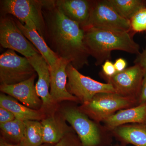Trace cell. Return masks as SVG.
Wrapping results in <instances>:
<instances>
[{
  "label": "cell",
  "instance_id": "cell-23",
  "mask_svg": "<svg viewBox=\"0 0 146 146\" xmlns=\"http://www.w3.org/2000/svg\"><path fill=\"white\" fill-rule=\"evenodd\" d=\"M131 31L140 32L146 31V7L140 9L130 21Z\"/></svg>",
  "mask_w": 146,
  "mask_h": 146
},
{
  "label": "cell",
  "instance_id": "cell-26",
  "mask_svg": "<svg viewBox=\"0 0 146 146\" xmlns=\"http://www.w3.org/2000/svg\"><path fill=\"white\" fill-rule=\"evenodd\" d=\"M16 119L12 112L0 106V124L13 121Z\"/></svg>",
  "mask_w": 146,
  "mask_h": 146
},
{
  "label": "cell",
  "instance_id": "cell-29",
  "mask_svg": "<svg viewBox=\"0 0 146 146\" xmlns=\"http://www.w3.org/2000/svg\"><path fill=\"white\" fill-rule=\"evenodd\" d=\"M114 63L117 73L120 72L124 70L126 68L127 65L126 60L121 58L117 59Z\"/></svg>",
  "mask_w": 146,
  "mask_h": 146
},
{
  "label": "cell",
  "instance_id": "cell-9",
  "mask_svg": "<svg viewBox=\"0 0 146 146\" xmlns=\"http://www.w3.org/2000/svg\"><path fill=\"white\" fill-rule=\"evenodd\" d=\"M60 114L77 133L82 146H97L101 142L100 134L95 123L78 108L65 107Z\"/></svg>",
  "mask_w": 146,
  "mask_h": 146
},
{
  "label": "cell",
  "instance_id": "cell-15",
  "mask_svg": "<svg viewBox=\"0 0 146 146\" xmlns=\"http://www.w3.org/2000/svg\"><path fill=\"white\" fill-rule=\"evenodd\" d=\"M61 114H50L41 121L44 143L55 145L67 134L72 132V127L67 124Z\"/></svg>",
  "mask_w": 146,
  "mask_h": 146
},
{
  "label": "cell",
  "instance_id": "cell-28",
  "mask_svg": "<svg viewBox=\"0 0 146 146\" xmlns=\"http://www.w3.org/2000/svg\"><path fill=\"white\" fill-rule=\"evenodd\" d=\"M139 96V104L146 103V71L142 81Z\"/></svg>",
  "mask_w": 146,
  "mask_h": 146
},
{
  "label": "cell",
  "instance_id": "cell-22",
  "mask_svg": "<svg viewBox=\"0 0 146 146\" xmlns=\"http://www.w3.org/2000/svg\"><path fill=\"white\" fill-rule=\"evenodd\" d=\"M25 133L20 143V146H41L43 142V129L41 122L25 121Z\"/></svg>",
  "mask_w": 146,
  "mask_h": 146
},
{
  "label": "cell",
  "instance_id": "cell-21",
  "mask_svg": "<svg viewBox=\"0 0 146 146\" xmlns=\"http://www.w3.org/2000/svg\"><path fill=\"white\" fill-rule=\"evenodd\" d=\"M0 128L2 138L4 140L18 145L25 133V123L24 121L16 119L8 122L1 124Z\"/></svg>",
  "mask_w": 146,
  "mask_h": 146
},
{
  "label": "cell",
  "instance_id": "cell-25",
  "mask_svg": "<svg viewBox=\"0 0 146 146\" xmlns=\"http://www.w3.org/2000/svg\"><path fill=\"white\" fill-rule=\"evenodd\" d=\"M103 76L107 77H111L117 73L114 63L108 60L105 61L102 66Z\"/></svg>",
  "mask_w": 146,
  "mask_h": 146
},
{
  "label": "cell",
  "instance_id": "cell-13",
  "mask_svg": "<svg viewBox=\"0 0 146 146\" xmlns=\"http://www.w3.org/2000/svg\"><path fill=\"white\" fill-rule=\"evenodd\" d=\"M36 74L25 81L12 85L1 84L0 90L13 97L22 104L31 109L41 110L42 102L36 93L35 85Z\"/></svg>",
  "mask_w": 146,
  "mask_h": 146
},
{
  "label": "cell",
  "instance_id": "cell-7",
  "mask_svg": "<svg viewBox=\"0 0 146 146\" xmlns=\"http://www.w3.org/2000/svg\"><path fill=\"white\" fill-rule=\"evenodd\" d=\"M0 44L3 48L17 52L27 58L40 53L29 41L10 15L1 16Z\"/></svg>",
  "mask_w": 146,
  "mask_h": 146
},
{
  "label": "cell",
  "instance_id": "cell-2",
  "mask_svg": "<svg viewBox=\"0 0 146 146\" xmlns=\"http://www.w3.org/2000/svg\"><path fill=\"white\" fill-rule=\"evenodd\" d=\"M84 42L96 65L110 60L112 51L121 50L132 54L140 53V47L130 32L91 27L84 30Z\"/></svg>",
  "mask_w": 146,
  "mask_h": 146
},
{
  "label": "cell",
  "instance_id": "cell-31",
  "mask_svg": "<svg viewBox=\"0 0 146 146\" xmlns=\"http://www.w3.org/2000/svg\"><path fill=\"white\" fill-rule=\"evenodd\" d=\"M54 145H51V144L44 143L41 146H54Z\"/></svg>",
  "mask_w": 146,
  "mask_h": 146
},
{
  "label": "cell",
  "instance_id": "cell-10",
  "mask_svg": "<svg viewBox=\"0 0 146 146\" xmlns=\"http://www.w3.org/2000/svg\"><path fill=\"white\" fill-rule=\"evenodd\" d=\"M145 73L140 66L135 64L111 77L103 76L108 83L112 84L116 94L136 98L140 94Z\"/></svg>",
  "mask_w": 146,
  "mask_h": 146
},
{
  "label": "cell",
  "instance_id": "cell-16",
  "mask_svg": "<svg viewBox=\"0 0 146 146\" xmlns=\"http://www.w3.org/2000/svg\"><path fill=\"white\" fill-rule=\"evenodd\" d=\"M104 122L108 128L112 129L128 123H145L146 103L120 110Z\"/></svg>",
  "mask_w": 146,
  "mask_h": 146
},
{
  "label": "cell",
  "instance_id": "cell-11",
  "mask_svg": "<svg viewBox=\"0 0 146 146\" xmlns=\"http://www.w3.org/2000/svg\"><path fill=\"white\" fill-rule=\"evenodd\" d=\"M27 58L38 76V80L35 85V88L37 95L42 102L41 110L45 114L54 113L56 106L53 103L50 95V75L49 66L40 53Z\"/></svg>",
  "mask_w": 146,
  "mask_h": 146
},
{
  "label": "cell",
  "instance_id": "cell-20",
  "mask_svg": "<svg viewBox=\"0 0 146 146\" xmlns=\"http://www.w3.org/2000/svg\"><path fill=\"white\" fill-rule=\"evenodd\" d=\"M123 18L130 21L140 9L146 7V1L143 0H107Z\"/></svg>",
  "mask_w": 146,
  "mask_h": 146
},
{
  "label": "cell",
  "instance_id": "cell-27",
  "mask_svg": "<svg viewBox=\"0 0 146 146\" xmlns=\"http://www.w3.org/2000/svg\"><path fill=\"white\" fill-rule=\"evenodd\" d=\"M134 63L140 66L145 72L146 71V46L142 52L137 55Z\"/></svg>",
  "mask_w": 146,
  "mask_h": 146
},
{
  "label": "cell",
  "instance_id": "cell-4",
  "mask_svg": "<svg viewBox=\"0 0 146 146\" xmlns=\"http://www.w3.org/2000/svg\"><path fill=\"white\" fill-rule=\"evenodd\" d=\"M136 102V98L133 97L123 96L115 93H101L97 94L88 102L82 104L78 109L100 122L104 121L117 111L129 108Z\"/></svg>",
  "mask_w": 146,
  "mask_h": 146
},
{
  "label": "cell",
  "instance_id": "cell-3",
  "mask_svg": "<svg viewBox=\"0 0 146 146\" xmlns=\"http://www.w3.org/2000/svg\"><path fill=\"white\" fill-rule=\"evenodd\" d=\"M0 3L1 16L12 15L24 25L34 27L44 38L43 1L3 0Z\"/></svg>",
  "mask_w": 146,
  "mask_h": 146
},
{
  "label": "cell",
  "instance_id": "cell-30",
  "mask_svg": "<svg viewBox=\"0 0 146 146\" xmlns=\"http://www.w3.org/2000/svg\"><path fill=\"white\" fill-rule=\"evenodd\" d=\"M0 146H20L18 144H13L8 143L3 138H1L0 140Z\"/></svg>",
  "mask_w": 146,
  "mask_h": 146
},
{
  "label": "cell",
  "instance_id": "cell-6",
  "mask_svg": "<svg viewBox=\"0 0 146 146\" xmlns=\"http://www.w3.org/2000/svg\"><path fill=\"white\" fill-rule=\"evenodd\" d=\"M36 73L28 59L18 55L14 51L8 49L0 56L1 84L19 83L31 78Z\"/></svg>",
  "mask_w": 146,
  "mask_h": 146
},
{
  "label": "cell",
  "instance_id": "cell-24",
  "mask_svg": "<svg viewBox=\"0 0 146 146\" xmlns=\"http://www.w3.org/2000/svg\"><path fill=\"white\" fill-rule=\"evenodd\" d=\"M54 146H82L81 142L73 133V131L69 133Z\"/></svg>",
  "mask_w": 146,
  "mask_h": 146
},
{
  "label": "cell",
  "instance_id": "cell-12",
  "mask_svg": "<svg viewBox=\"0 0 146 146\" xmlns=\"http://www.w3.org/2000/svg\"><path fill=\"white\" fill-rule=\"evenodd\" d=\"M70 63L59 58L57 63L50 68V95L53 103L56 106L60 102H78V100L68 92L67 89L68 75L66 68Z\"/></svg>",
  "mask_w": 146,
  "mask_h": 146
},
{
  "label": "cell",
  "instance_id": "cell-18",
  "mask_svg": "<svg viewBox=\"0 0 146 146\" xmlns=\"http://www.w3.org/2000/svg\"><path fill=\"white\" fill-rule=\"evenodd\" d=\"M0 106L8 110L17 119L21 121H41L46 117L42 110H36L20 103L13 97L1 93L0 95Z\"/></svg>",
  "mask_w": 146,
  "mask_h": 146
},
{
  "label": "cell",
  "instance_id": "cell-19",
  "mask_svg": "<svg viewBox=\"0 0 146 146\" xmlns=\"http://www.w3.org/2000/svg\"><path fill=\"white\" fill-rule=\"evenodd\" d=\"M116 129L117 135L125 143L146 146V123L123 125Z\"/></svg>",
  "mask_w": 146,
  "mask_h": 146
},
{
  "label": "cell",
  "instance_id": "cell-1",
  "mask_svg": "<svg viewBox=\"0 0 146 146\" xmlns=\"http://www.w3.org/2000/svg\"><path fill=\"white\" fill-rule=\"evenodd\" d=\"M44 39L59 58L69 61L77 70L89 64L90 56L84 42V30L64 15L54 1H43Z\"/></svg>",
  "mask_w": 146,
  "mask_h": 146
},
{
  "label": "cell",
  "instance_id": "cell-14",
  "mask_svg": "<svg viewBox=\"0 0 146 146\" xmlns=\"http://www.w3.org/2000/svg\"><path fill=\"white\" fill-rule=\"evenodd\" d=\"M55 5L66 17L84 29L89 22L94 1L57 0Z\"/></svg>",
  "mask_w": 146,
  "mask_h": 146
},
{
  "label": "cell",
  "instance_id": "cell-17",
  "mask_svg": "<svg viewBox=\"0 0 146 146\" xmlns=\"http://www.w3.org/2000/svg\"><path fill=\"white\" fill-rule=\"evenodd\" d=\"M13 18L17 26L27 39L38 50L48 64L50 68L55 65L59 58L50 48L44 39L39 34L36 29L24 25L16 18Z\"/></svg>",
  "mask_w": 146,
  "mask_h": 146
},
{
  "label": "cell",
  "instance_id": "cell-5",
  "mask_svg": "<svg viewBox=\"0 0 146 146\" xmlns=\"http://www.w3.org/2000/svg\"><path fill=\"white\" fill-rule=\"evenodd\" d=\"M66 72L68 80L67 90L70 94L80 101L82 104L91 101L97 94L101 93L116 94L112 84L102 83L84 75L70 63L67 66Z\"/></svg>",
  "mask_w": 146,
  "mask_h": 146
},
{
  "label": "cell",
  "instance_id": "cell-8",
  "mask_svg": "<svg viewBox=\"0 0 146 146\" xmlns=\"http://www.w3.org/2000/svg\"><path fill=\"white\" fill-rule=\"evenodd\" d=\"M91 27L131 32L130 21L120 16L107 0L94 1L89 22L84 30Z\"/></svg>",
  "mask_w": 146,
  "mask_h": 146
}]
</instances>
